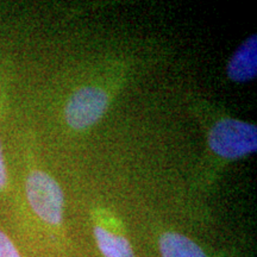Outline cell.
I'll use <instances>...</instances> for the list:
<instances>
[{
  "mask_svg": "<svg viewBox=\"0 0 257 257\" xmlns=\"http://www.w3.org/2000/svg\"><path fill=\"white\" fill-rule=\"evenodd\" d=\"M162 257H207L200 246L179 232H166L160 237Z\"/></svg>",
  "mask_w": 257,
  "mask_h": 257,
  "instance_id": "cell-5",
  "label": "cell"
},
{
  "mask_svg": "<svg viewBox=\"0 0 257 257\" xmlns=\"http://www.w3.org/2000/svg\"><path fill=\"white\" fill-rule=\"evenodd\" d=\"M108 95L101 88L85 86L74 92L64 106V119L74 130H85L98 123L108 107Z\"/></svg>",
  "mask_w": 257,
  "mask_h": 257,
  "instance_id": "cell-3",
  "label": "cell"
},
{
  "mask_svg": "<svg viewBox=\"0 0 257 257\" xmlns=\"http://www.w3.org/2000/svg\"><path fill=\"white\" fill-rule=\"evenodd\" d=\"M23 179L24 197L32 213L43 223L57 226L63 220L64 194L47 170L29 166Z\"/></svg>",
  "mask_w": 257,
  "mask_h": 257,
  "instance_id": "cell-1",
  "label": "cell"
},
{
  "mask_svg": "<svg viewBox=\"0 0 257 257\" xmlns=\"http://www.w3.org/2000/svg\"><path fill=\"white\" fill-rule=\"evenodd\" d=\"M0 257H22L14 240L2 229H0Z\"/></svg>",
  "mask_w": 257,
  "mask_h": 257,
  "instance_id": "cell-7",
  "label": "cell"
},
{
  "mask_svg": "<svg viewBox=\"0 0 257 257\" xmlns=\"http://www.w3.org/2000/svg\"><path fill=\"white\" fill-rule=\"evenodd\" d=\"M94 238L104 257H135L131 244L124 236L115 234L101 225L94 227Z\"/></svg>",
  "mask_w": 257,
  "mask_h": 257,
  "instance_id": "cell-6",
  "label": "cell"
},
{
  "mask_svg": "<svg viewBox=\"0 0 257 257\" xmlns=\"http://www.w3.org/2000/svg\"><path fill=\"white\" fill-rule=\"evenodd\" d=\"M207 141L210 149L221 159H242L256 152L257 128L248 121L223 118L212 125Z\"/></svg>",
  "mask_w": 257,
  "mask_h": 257,
  "instance_id": "cell-2",
  "label": "cell"
},
{
  "mask_svg": "<svg viewBox=\"0 0 257 257\" xmlns=\"http://www.w3.org/2000/svg\"><path fill=\"white\" fill-rule=\"evenodd\" d=\"M226 74L232 82L244 83L256 78L257 74V35H251L231 55Z\"/></svg>",
  "mask_w": 257,
  "mask_h": 257,
  "instance_id": "cell-4",
  "label": "cell"
}]
</instances>
